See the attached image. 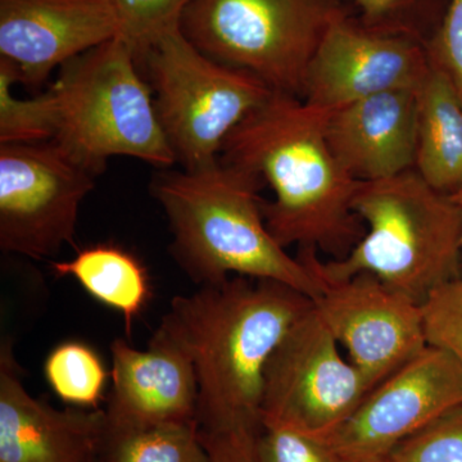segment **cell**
<instances>
[{"label":"cell","mask_w":462,"mask_h":462,"mask_svg":"<svg viewBox=\"0 0 462 462\" xmlns=\"http://www.w3.org/2000/svg\"><path fill=\"white\" fill-rule=\"evenodd\" d=\"M331 112L273 91L230 133L218 160L272 188L275 199L261 207L267 229L282 248H315L340 260L366 230L352 208L358 181L328 143Z\"/></svg>","instance_id":"1"},{"label":"cell","mask_w":462,"mask_h":462,"mask_svg":"<svg viewBox=\"0 0 462 462\" xmlns=\"http://www.w3.org/2000/svg\"><path fill=\"white\" fill-rule=\"evenodd\" d=\"M312 306L281 282L240 275L173 298L160 327L193 361L200 430H260L267 361Z\"/></svg>","instance_id":"2"},{"label":"cell","mask_w":462,"mask_h":462,"mask_svg":"<svg viewBox=\"0 0 462 462\" xmlns=\"http://www.w3.org/2000/svg\"><path fill=\"white\" fill-rule=\"evenodd\" d=\"M263 185L257 175L218 160L196 171L161 169L149 191L169 221L170 254L199 287L240 275L281 282L315 300L320 279L267 229L258 196Z\"/></svg>","instance_id":"3"},{"label":"cell","mask_w":462,"mask_h":462,"mask_svg":"<svg viewBox=\"0 0 462 462\" xmlns=\"http://www.w3.org/2000/svg\"><path fill=\"white\" fill-rule=\"evenodd\" d=\"M352 208L367 230L346 257L322 261L315 248H298V260L321 282L369 273L421 306L462 275L461 208L415 170L357 182Z\"/></svg>","instance_id":"4"},{"label":"cell","mask_w":462,"mask_h":462,"mask_svg":"<svg viewBox=\"0 0 462 462\" xmlns=\"http://www.w3.org/2000/svg\"><path fill=\"white\" fill-rule=\"evenodd\" d=\"M53 141L99 176L125 156L170 169L176 163L158 118L153 91L139 74L135 51L120 36L60 67Z\"/></svg>","instance_id":"5"},{"label":"cell","mask_w":462,"mask_h":462,"mask_svg":"<svg viewBox=\"0 0 462 462\" xmlns=\"http://www.w3.org/2000/svg\"><path fill=\"white\" fill-rule=\"evenodd\" d=\"M176 163L215 165L230 133L273 90L261 79L202 53L176 23L138 54Z\"/></svg>","instance_id":"6"},{"label":"cell","mask_w":462,"mask_h":462,"mask_svg":"<svg viewBox=\"0 0 462 462\" xmlns=\"http://www.w3.org/2000/svg\"><path fill=\"white\" fill-rule=\"evenodd\" d=\"M346 14L342 0H191L180 25L206 56L302 99L319 45Z\"/></svg>","instance_id":"7"},{"label":"cell","mask_w":462,"mask_h":462,"mask_svg":"<svg viewBox=\"0 0 462 462\" xmlns=\"http://www.w3.org/2000/svg\"><path fill=\"white\" fill-rule=\"evenodd\" d=\"M372 389L340 354L338 340L312 306L267 361L261 425H285L328 439Z\"/></svg>","instance_id":"8"},{"label":"cell","mask_w":462,"mask_h":462,"mask_svg":"<svg viewBox=\"0 0 462 462\" xmlns=\"http://www.w3.org/2000/svg\"><path fill=\"white\" fill-rule=\"evenodd\" d=\"M54 142L0 144V249L42 260L72 243L96 179Z\"/></svg>","instance_id":"9"},{"label":"cell","mask_w":462,"mask_h":462,"mask_svg":"<svg viewBox=\"0 0 462 462\" xmlns=\"http://www.w3.org/2000/svg\"><path fill=\"white\" fill-rule=\"evenodd\" d=\"M462 404V367L425 346L380 382L327 440L342 462H385L407 438Z\"/></svg>","instance_id":"10"},{"label":"cell","mask_w":462,"mask_h":462,"mask_svg":"<svg viewBox=\"0 0 462 462\" xmlns=\"http://www.w3.org/2000/svg\"><path fill=\"white\" fill-rule=\"evenodd\" d=\"M430 66L425 42L373 29L346 14L319 45L307 69L302 99L337 109L383 91L418 89Z\"/></svg>","instance_id":"11"},{"label":"cell","mask_w":462,"mask_h":462,"mask_svg":"<svg viewBox=\"0 0 462 462\" xmlns=\"http://www.w3.org/2000/svg\"><path fill=\"white\" fill-rule=\"evenodd\" d=\"M322 284L316 311L373 388L428 346L420 305L373 273Z\"/></svg>","instance_id":"12"},{"label":"cell","mask_w":462,"mask_h":462,"mask_svg":"<svg viewBox=\"0 0 462 462\" xmlns=\"http://www.w3.org/2000/svg\"><path fill=\"white\" fill-rule=\"evenodd\" d=\"M118 35L109 0H0V58L29 87Z\"/></svg>","instance_id":"13"},{"label":"cell","mask_w":462,"mask_h":462,"mask_svg":"<svg viewBox=\"0 0 462 462\" xmlns=\"http://www.w3.org/2000/svg\"><path fill=\"white\" fill-rule=\"evenodd\" d=\"M12 342L0 346V462H99L105 410L54 409L21 382Z\"/></svg>","instance_id":"14"},{"label":"cell","mask_w":462,"mask_h":462,"mask_svg":"<svg viewBox=\"0 0 462 462\" xmlns=\"http://www.w3.org/2000/svg\"><path fill=\"white\" fill-rule=\"evenodd\" d=\"M111 355L112 391L105 410L108 427L199 421L196 369L169 331L158 327L144 351L116 338Z\"/></svg>","instance_id":"15"},{"label":"cell","mask_w":462,"mask_h":462,"mask_svg":"<svg viewBox=\"0 0 462 462\" xmlns=\"http://www.w3.org/2000/svg\"><path fill=\"white\" fill-rule=\"evenodd\" d=\"M327 138L356 181H376L413 169L416 89L374 94L333 109Z\"/></svg>","instance_id":"16"},{"label":"cell","mask_w":462,"mask_h":462,"mask_svg":"<svg viewBox=\"0 0 462 462\" xmlns=\"http://www.w3.org/2000/svg\"><path fill=\"white\" fill-rule=\"evenodd\" d=\"M413 170L442 193L462 187V102L449 76L433 62L416 89Z\"/></svg>","instance_id":"17"},{"label":"cell","mask_w":462,"mask_h":462,"mask_svg":"<svg viewBox=\"0 0 462 462\" xmlns=\"http://www.w3.org/2000/svg\"><path fill=\"white\" fill-rule=\"evenodd\" d=\"M51 267L56 275L71 276L91 297L120 311L130 336L134 319L151 296L147 270L138 258L117 245H96Z\"/></svg>","instance_id":"18"},{"label":"cell","mask_w":462,"mask_h":462,"mask_svg":"<svg viewBox=\"0 0 462 462\" xmlns=\"http://www.w3.org/2000/svg\"><path fill=\"white\" fill-rule=\"evenodd\" d=\"M100 462H209L199 421L108 427Z\"/></svg>","instance_id":"19"},{"label":"cell","mask_w":462,"mask_h":462,"mask_svg":"<svg viewBox=\"0 0 462 462\" xmlns=\"http://www.w3.org/2000/svg\"><path fill=\"white\" fill-rule=\"evenodd\" d=\"M20 83L14 67L0 58V144L53 141L57 130V105L53 90L33 98L14 96Z\"/></svg>","instance_id":"20"},{"label":"cell","mask_w":462,"mask_h":462,"mask_svg":"<svg viewBox=\"0 0 462 462\" xmlns=\"http://www.w3.org/2000/svg\"><path fill=\"white\" fill-rule=\"evenodd\" d=\"M44 373L60 400L84 409H97L108 376L97 352L75 340L57 346L48 355Z\"/></svg>","instance_id":"21"},{"label":"cell","mask_w":462,"mask_h":462,"mask_svg":"<svg viewBox=\"0 0 462 462\" xmlns=\"http://www.w3.org/2000/svg\"><path fill=\"white\" fill-rule=\"evenodd\" d=\"M365 25L404 33L425 44L442 25L451 0H354Z\"/></svg>","instance_id":"22"},{"label":"cell","mask_w":462,"mask_h":462,"mask_svg":"<svg viewBox=\"0 0 462 462\" xmlns=\"http://www.w3.org/2000/svg\"><path fill=\"white\" fill-rule=\"evenodd\" d=\"M120 25V38L135 51L165 32L181 23L182 14L191 0H109Z\"/></svg>","instance_id":"23"},{"label":"cell","mask_w":462,"mask_h":462,"mask_svg":"<svg viewBox=\"0 0 462 462\" xmlns=\"http://www.w3.org/2000/svg\"><path fill=\"white\" fill-rule=\"evenodd\" d=\"M385 462H462V404L407 438Z\"/></svg>","instance_id":"24"},{"label":"cell","mask_w":462,"mask_h":462,"mask_svg":"<svg viewBox=\"0 0 462 462\" xmlns=\"http://www.w3.org/2000/svg\"><path fill=\"white\" fill-rule=\"evenodd\" d=\"M420 307L427 345L448 352L462 367V275L434 289Z\"/></svg>","instance_id":"25"},{"label":"cell","mask_w":462,"mask_h":462,"mask_svg":"<svg viewBox=\"0 0 462 462\" xmlns=\"http://www.w3.org/2000/svg\"><path fill=\"white\" fill-rule=\"evenodd\" d=\"M258 462H342L329 443L285 425H261L256 436Z\"/></svg>","instance_id":"26"},{"label":"cell","mask_w":462,"mask_h":462,"mask_svg":"<svg viewBox=\"0 0 462 462\" xmlns=\"http://www.w3.org/2000/svg\"><path fill=\"white\" fill-rule=\"evenodd\" d=\"M434 65L451 79L462 102V0H451L442 25L427 44Z\"/></svg>","instance_id":"27"},{"label":"cell","mask_w":462,"mask_h":462,"mask_svg":"<svg viewBox=\"0 0 462 462\" xmlns=\"http://www.w3.org/2000/svg\"><path fill=\"white\" fill-rule=\"evenodd\" d=\"M200 440L206 447L209 462H258L256 436L252 430H200Z\"/></svg>","instance_id":"28"},{"label":"cell","mask_w":462,"mask_h":462,"mask_svg":"<svg viewBox=\"0 0 462 462\" xmlns=\"http://www.w3.org/2000/svg\"><path fill=\"white\" fill-rule=\"evenodd\" d=\"M449 196H451V199H454L456 205L460 207L462 211V187L460 188V189H457L454 191V193L449 194Z\"/></svg>","instance_id":"29"},{"label":"cell","mask_w":462,"mask_h":462,"mask_svg":"<svg viewBox=\"0 0 462 462\" xmlns=\"http://www.w3.org/2000/svg\"><path fill=\"white\" fill-rule=\"evenodd\" d=\"M100 462V461H99Z\"/></svg>","instance_id":"30"}]
</instances>
